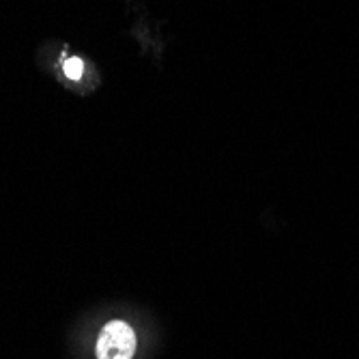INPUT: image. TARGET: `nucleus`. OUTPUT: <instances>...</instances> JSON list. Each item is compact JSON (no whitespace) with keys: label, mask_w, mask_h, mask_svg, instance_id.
<instances>
[{"label":"nucleus","mask_w":359,"mask_h":359,"mask_svg":"<svg viewBox=\"0 0 359 359\" xmlns=\"http://www.w3.org/2000/svg\"><path fill=\"white\" fill-rule=\"evenodd\" d=\"M65 76H67L69 80H80L82 74H84V62L80 58H69L65 60Z\"/></svg>","instance_id":"f03ea898"},{"label":"nucleus","mask_w":359,"mask_h":359,"mask_svg":"<svg viewBox=\"0 0 359 359\" xmlns=\"http://www.w3.org/2000/svg\"><path fill=\"white\" fill-rule=\"evenodd\" d=\"M136 334L123 320H110L97 338V359H132L136 353Z\"/></svg>","instance_id":"f257e3e1"}]
</instances>
